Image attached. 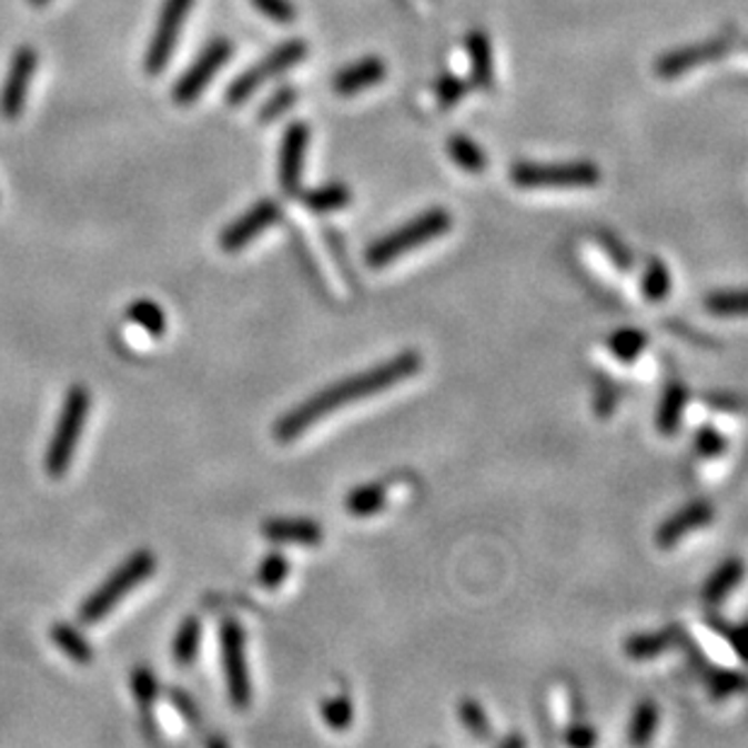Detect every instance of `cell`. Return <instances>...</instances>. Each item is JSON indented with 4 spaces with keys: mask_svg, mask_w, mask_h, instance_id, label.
Masks as SVG:
<instances>
[{
    "mask_svg": "<svg viewBox=\"0 0 748 748\" xmlns=\"http://www.w3.org/2000/svg\"><path fill=\"white\" fill-rule=\"evenodd\" d=\"M417 371H422V356L417 352L397 354L395 358H391V362L373 366L364 373H356V376H350L335 385H330L325 387V391H320L313 397L305 400V403H301L299 407H293L276 422L274 436L282 441V444H286V441H293L303 432H309L313 424L327 417L330 412L352 405L362 397L383 393L387 391V387L407 381Z\"/></svg>",
    "mask_w": 748,
    "mask_h": 748,
    "instance_id": "cell-1",
    "label": "cell"
},
{
    "mask_svg": "<svg viewBox=\"0 0 748 748\" xmlns=\"http://www.w3.org/2000/svg\"><path fill=\"white\" fill-rule=\"evenodd\" d=\"M451 225H453L451 213L446 209L434 206L420 213V216H414L405 225H400L397 231L376 240V243L366 250V262L373 270H378V266L391 264L393 260L407 255V252L422 247L424 243H429V240L446 235L451 231Z\"/></svg>",
    "mask_w": 748,
    "mask_h": 748,
    "instance_id": "cell-2",
    "label": "cell"
},
{
    "mask_svg": "<svg viewBox=\"0 0 748 748\" xmlns=\"http://www.w3.org/2000/svg\"><path fill=\"white\" fill-rule=\"evenodd\" d=\"M155 572V555L151 550H139L131 555L127 563L114 569V574L107 579L100 589L85 598V604L80 606L78 618L83 625H95L102 618L110 616L114 606L122 600L131 589H137L141 582H145Z\"/></svg>",
    "mask_w": 748,
    "mask_h": 748,
    "instance_id": "cell-3",
    "label": "cell"
},
{
    "mask_svg": "<svg viewBox=\"0 0 748 748\" xmlns=\"http://www.w3.org/2000/svg\"><path fill=\"white\" fill-rule=\"evenodd\" d=\"M509 178L520 190H584L600 182V170L592 160L567 163H516Z\"/></svg>",
    "mask_w": 748,
    "mask_h": 748,
    "instance_id": "cell-4",
    "label": "cell"
},
{
    "mask_svg": "<svg viewBox=\"0 0 748 748\" xmlns=\"http://www.w3.org/2000/svg\"><path fill=\"white\" fill-rule=\"evenodd\" d=\"M88 410H90V395L83 385H75L65 395V403L61 410V417L57 424V432L51 436V444L47 448V473L51 477H61L65 471H69V465L73 463L75 456V448H78V441L80 434H83V426H85V417H88Z\"/></svg>",
    "mask_w": 748,
    "mask_h": 748,
    "instance_id": "cell-5",
    "label": "cell"
},
{
    "mask_svg": "<svg viewBox=\"0 0 748 748\" xmlns=\"http://www.w3.org/2000/svg\"><path fill=\"white\" fill-rule=\"evenodd\" d=\"M305 53H309V44H305L303 39H289V42L279 44L276 49L266 53L264 59H260L255 65H250L247 71H243L233 80L229 90H225V102L231 107L247 102L264 83H270L272 78L282 75L284 71L291 69V65L303 61Z\"/></svg>",
    "mask_w": 748,
    "mask_h": 748,
    "instance_id": "cell-6",
    "label": "cell"
},
{
    "mask_svg": "<svg viewBox=\"0 0 748 748\" xmlns=\"http://www.w3.org/2000/svg\"><path fill=\"white\" fill-rule=\"evenodd\" d=\"M192 8H194V0H163V8H160L151 44L149 49H145V59H143L145 75H160L168 69V63L172 61V53H175V47H178L180 30L186 22V18H190Z\"/></svg>",
    "mask_w": 748,
    "mask_h": 748,
    "instance_id": "cell-7",
    "label": "cell"
},
{
    "mask_svg": "<svg viewBox=\"0 0 748 748\" xmlns=\"http://www.w3.org/2000/svg\"><path fill=\"white\" fill-rule=\"evenodd\" d=\"M233 57V42L225 37H216L202 49V53L194 59V63L186 69L180 78L175 88H172V100L178 104L186 107L202 98V92L211 85V80L216 78V73L223 69L225 63Z\"/></svg>",
    "mask_w": 748,
    "mask_h": 748,
    "instance_id": "cell-8",
    "label": "cell"
},
{
    "mask_svg": "<svg viewBox=\"0 0 748 748\" xmlns=\"http://www.w3.org/2000/svg\"><path fill=\"white\" fill-rule=\"evenodd\" d=\"M221 654L229 680V696L237 710H245L252 700V684L245 659V633L237 620L225 618L221 623Z\"/></svg>",
    "mask_w": 748,
    "mask_h": 748,
    "instance_id": "cell-9",
    "label": "cell"
},
{
    "mask_svg": "<svg viewBox=\"0 0 748 748\" xmlns=\"http://www.w3.org/2000/svg\"><path fill=\"white\" fill-rule=\"evenodd\" d=\"M39 69V51L34 47H20L12 53L8 75L3 80V90H0V114L8 122H16L24 112L27 92Z\"/></svg>",
    "mask_w": 748,
    "mask_h": 748,
    "instance_id": "cell-10",
    "label": "cell"
},
{
    "mask_svg": "<svg viewBox=\"0 0 748 748\" xmlns=\"http://www.w3.org/2000/svg\"><path fill=\"white\" fill-rule=\"evenodd\" d=\"M731 44H734V37L722 34L715 39H705V42L666 51L664 57H659L657 63H654V71H657L661 80H676L680 75H686L688 71L698 69V65L702 63H712V61L727 57Z\"/></svg>",
    "mask_w": 748,
    "mask_h": 748,
    "instance_id": "cell-11",
    "label": "cell"
},
{
    "mask_svg": "<svg viewBox=\"0 0 748 748\" xmlns=\"http://www.w3.org/2000/svg\"><path fill=\"white\" fill-rule=\"evenodd\" d=\"M311 143V127L305 122H293L284 131L282 149H279V186L289 196L301 194V178L305 153Z\"/></svg>",
    "mask_w": 748,
    "mask_h": 748,
    "instance_id": "cell-12",
    "label": "cell"
},
{
    "mask_svg": "<svg viewBox=\"0 0 748 748\" xmlns=\"http://www.w3.org/2000/svg\"><path fill=\"white\" fill-rule=\"evenodd\" d=\"M279 216H282L279 202H274V199H262V202H257L250 211H245L243 216L235 219L229 229L221 233L219 237L221 250L240 252L245 245H250L260 233L272 229V225L279 221Z\"/></svg>",
    "mask_w": 748,
    "mask_h": 748,
    "instance_id": "cell-13",
    "label": "cell"
},
{
    "mask_svg": "<svg viewBox=\"0 0 748 748\" xmlns=\"http://www.w3.org/2000/svg\"><path fill=\"white\" fill-rule=\"evenodd\" d=\"M712 520V506L707 502H690L684 509L664 520L657 530L659 547H674L684 540L688 533L707 526Z\"/></svg>",
    "mask_w": 748,
    "mask_h": 748,
    "instance_id": "cell-14",
    "label": "cell"
},
{
    "mask_svg": "<svg viewBox=\"0 0 748 748\" xmlns=\"http://www.w3.org/2000/svg\"><path fill=\"white\" fill-rule=\"evenodd\" d=\"M385 78V61L378 57H364L350 65H344L337 75L332 78V90L342 98L358 95V92L381 83Z\"/></svg>",
    "mask_w": 748,
    "mask_h": 748,
    "instance_id": "cell-15",
    "label": "cell"
},
{
    "mask_svg": "<svg viewBox=\"0 0 748 748\" xmlns=\"http://www.w3.org/2000/svg\"><path fill=\"white\" fill-rule=\"evenodd\" d=\"M262 533L272 543H289V545L323 543V528L309 518H272L262 526Z\"/></svg>",
    "mask_w": 748,
    "mask_h": 748,
    "instance_id": "cell-16",
    "label": "cell"
},
{
    "mask_svg": "<svg viewBox=\"0 0 748 748\" xmlns=\"http://www.w3.org/2000/svg\"><path fill=\"white\" fill-rule=\"evenodd\" d=\"M467 61H471L473 83L479 90H492L494 85V59H492V44L489 37L483 30H473L465 39Z\"/></svg>",
    "mask_w": 748,
    "mask_h": 748,
    "instance_id": "cell-17",
    "label": "cell"
},
{
    "mask_svg": "<svg viewBox=\"0 0 748 748\" xmlns=\"http://www.w3.org/2000/svg\"><path fill=\"white\" fill-rule=\"evenodd\" d=\"M303 206L313 211V213H332V211H342L344 206H350L352 202V190L346 184L332 182L315 186V190H309L299 194Z\"/></svg>",
    "mask_w": 748,
    "mask_h": 748,
    "instance_id": "cell-18",
    "label": "cell"
},
{
    "mask_svg": "<svg viewBox=\"0 0 748 748\" xmlns=\"http://www.w3.org/2000/svg\"><path fill=\"white\" fill-rule=\"evenodd\" d=\"M741 577H744L741 559H727V563L719 565L712 577L705 582L702 598L707 604H719V600H725L734 589H737Z\"/></svg>",
    "mask_w": 748,
    "mask_h": 748,
    "instance_id": "cell-19",
    "label": "cell"
},
{
    "mask_svg": "<svg viewBox=\"0 0 748 748\" xmlns=\"http://www.w3.org/2000/svg\"><path fill=\"white\" fill-rule=\"evenodd\" d=\"M686 403H688L686 385L674 383V385L666 387V393L661 397V405H659V414H657V426H659L661 434L671 436V434L678 432Z\"/></svg>",
    "mask_w": 748,
    "mask_h": 748,
    "instance_id": "cell-20",
    "label": "cell"
},
{
    "mask_svg": "<svg viewBox=\"0 0 748 748\" xmlns=\"http://www.w3.org/2000/svg\"><path fill=\"white\" fill-rule=\"evenodd\" d=\"M674 630H661V633H645V635H635L625 643V654L635 661H649L657 659L661 654L674 645Z\"/></svg>",
    "mask_w": 748,
    "mask_h": 748,
    "instance_id": "cell-21",
    "label": "cell"
},
{
    "mask_svg": "<svg viewBox=\"0 0 748 748\" xmlns=\"http://www.w3.org/2000/svg\"><path fill=\"white\" fill-rule=\"evenodd\" d=\"M448 155L456 165H461L465 172H473V175H479V172H485L487 168V158L483 153V149L471 139L465 137V133H453L446 143Z\"/></svg>",
    "mask_w": 748,
    "mask_h": 748,
    "instance_id": "cell-22",
    "label": "cell"
},
{
    "mask_svg": "<svg viewBox=\"0 0 748 748\" xmlns=\"http://www.w3.org/2000/svg\"><path fill=\"white\" fill-rule=\"evenodd\" d=\"M385 497H387V489L383 485H376V483L362 485V487L352 489L350 497H346V512L358 518L373 516L385 506Z\"/></svg>",
    "mask_w": 748,
    "mask_h": 748,
    "instance_id": "cell-23",
    "label": "cell"
},
{
    "mask_svg": "<svg viewBox=\"0 0 748 748\" xmlns=\"http://www.w3.org/2000/svg\"><path fill=\"white\" fill-rule=\"evenodd\" d=\"M199 645H202V620L192 616L180 625L175 643H172V657L182 666L192 664L199 654Z\"/></svg>",
    "mask_w": 748,
    "mask_h": 748,
    "instance_id": "cell-24",
    "label": "cell"
},
{
    "mask_svg": "<svg viewBox=\"0 0 748 748\" xmlns=\"http://www.w3.org/2000/svg\"><path fill=\"white\" fill-rule=\"evenodd\" d=\"M645 346H647V335L643 330H635V327H623L618 332H613V335L608 337L610 354L623 364H633L635 358L645 352Z\"/></svg>",
    "mask_w": 748,
    "mask_h": 748,
    "instance_id": "cell-25",
    "label": "cell"
},
{
    "mask_svg": "<svg viewBox=\"0 0 748 748\" xmlns=\"http://www.w3.org/2000/svg\"><path fill=\"white\" fill-rule=\"evenodd\" d=\"M127 317L131 320L133 325H139L141 330L149 332L151 337H160L163 332L168 330V317L163 313V309L151 299H141L131 305L127 311Z\"/></svg>",
    "mask_w": 748,
    "mask_h": 748,
    "instance_id": "cell-26",
    "label": "cell"
},
{
    "mask_svg": "<svg viewBox=\"0 0 748 748\" xmlns=\"http://www.w3.org/2000/svg\"><path fill=\"white\" fill-rule=\"evenodd\" d=\"M51 639L61 647L65 657H71L78 664H90L92 661V647L85 643L83 635L73 630L71 625L59 623L51 627Z\"/></svg>",
    "mask_w": 748,
    "mask_h": 748,
    "instance_id": "cell-27",
    "label": "cell"
},
{
    "mask_svg": "<svg viewBox=\"0 0 748 748\" xmlns=\"http://www.w3.org/2000/svg\"><path fill=\"white\" fill-rule=\"evenodd\" d=\"M671 291V274L661 260H649L643 276V293L647 301H664Z\"/></svg>",
    "mask_w": 748,
    "mask_h": 748,
    "instance_id": "cell-28",
    "label": "cell"
},
{
    "mask_svg": "<svg viewBox=\"0 0 748 748\" xmlns=\"http://www.w3.org/2000/svg\"><path fill=\"white\" fill-rule=\"evenodd\" d=\"M705 311L719 317H737L746 313V293L744 291H717L705 299Z\"/></svg>",
    "mask_w": 748,
    "mask_h": 748,
    "instance_id": "cell-29",
    "label": "cell"
},
{
    "mask_svg": "<svg viewBox=\"0 0 748 748\" xmlns=\"http://www.w3.org/2000/svg\"><path fill=\"white\" fill-rule=\"evenodd\" d=\"M657 722H659L657 705L649 702V700L639 705L635 715H633V722H630V741L637 744V746L647 744L654 737V731H657Z\"/></svg>",
    "mask_w": 748,
    "mask_h": 748,
    "instance_id": "cell-30",
    "label": "cell"
},
{
    "mask_svg": "<svg viewBox=\"0 0 748 748\" xmlns=\"http://www.w3.org/2000/svg\"><path fill=\"white\" fill-rule=\"evenodd\" d=\"M296 100H299V92H296V88H293V85H284V88L274 90L272 95L266 98L264 104H262L260 122H266V124L274 122V119H279L284 112H289Z\"/></svg>",
    "mask_w": 748,
    "mask_h": 748,
    "instance_id": "cell-31",
    "label": "cell"
},
{
    "mask_svg": "<svg viewBox=\"0 0 748 748\" xmlns=\"http://www.w3.org/2000/svg\"><path fill=\"white\" fill-rule=\"evenodd\" d=\"M707 686H710V696L715 700H725V698H731V696H737V693H741L746 680L739 671L717 669L715 674H710V678H707Z\"/></svg>",
    "mask_w": 748,
    "mask_h": 748,
    "instance_id": "cell-32",
    "label": "cell"
},
{
    "mask_svg": "<svg viewBox=\"0 0 748 748\" xmlns=\"http://www.w3.org/2000/svg\"><path fill=\"white\" fill-rule=\"evenodd\" d=\"M289 559L279 553H272L270 557L262 559L260 572H257V579L264 586V589H279L289 577Z\"/></svg>",
    "mask_w": 748,
    "mask_h": 748,
    "instance_id": "cell-33",
    "label": "cell"
},
{
    "mask_svg": "<svg viewBox=\"0 0 748 748\" xmlns=\"http://www.w3.org/2000/svg\"><path fill=\"white\" fill-rule=\"evenodd\" d=\"M131 686H133V696H137L139 705L143 707V712H151V707L158 698V680L153 671L145 669V666H139V669L131 676Z\"/></svg>",
    "mask_w": 748,
    "mask_h": 748,
    "instance_id": "cell-34",
    "label": "cell"
},
{
    "mask_svg": "<svg viewBox=\"0 0 748 748\" xmlns=\"http://www.w3.org/2000/svg\"><path fill=\"white\" fill-rule=\"evenodd\" d=\"M323 717H325V722H327L332 729L344 731L346 727L352 725V719H354V707H352V702H350V698H346V696L330 698L327 702H323Z\"/></svg>",
    "mask_w": 748,
    "mask_h": 748,
    "instance_id": "cell-35",
    "label": "cell"
},
{
    "mask_svg": "<svg viewBox=\"0 0 748 748\" xmlns=\"http://www.w3.org/2000/svg\"><path fill=\"white\" fill-rule=\"evenodd\" d=\"M434 92H436V100L444 104V107H453V104H458L465 95H467V83L463 78L458 75H453V73H444L438 80H436V85H434Z\"/></svg>",
    "mask_w": 748,
    "mask_h": 748,
    "instance_id": "cell-36",
    "label": "cell"
},
{
    "mask_svg": "<svg viewBox=\"0 0 748 748\" xmlns=\"http://www.w3.org/2000/svg\"><path fill=\"white\" fill-rule=\"evenodd\" d=\"M252 6H255L264 18H270L272 22L279 24H291L299 18L296 6H293L291 0H252Z\"/></svg>",
    "mask_w": 748,
    "mask_h": 748,
    "instance_id": "cell-37",
    "label": "cell"
},
{
    "mask_svg": "<svg viewBox=\"0 0 748 748\" xmlns=\"http://www.w3.org/2000/svg\"><path fill=\"white\" fill-rule=\"evenodd\" d=\"M461 719L465 722V727L475 734V737H479V739H487L489 737L487 715H485L483 707H479L475 700H465L461 705Z\"/></svg>",
    "mask_w": 748,
    "mask_h": 748,
    "instance_id": "cell-38",
    "label": "cell"
},
{
    "mask_svg": "<svg viewBox=\"0 0 748 748\" xmlns=\"http://www.w3.org/2000/svg\"><path fill=\"white\" fill-rule=\"evenodd\" d=\"M696 446L700 451V456L705 458H717L727 451V438L719 434L715 426H702L696 436Z\"/></svg>",
    "mask_w": 748,
    "mask_h": 748,
    "instance_id": "cell-39",
    "label": "cell"
},
{
    "mask_svg": "<svg viewBox=\"0 0 748 748\" xmlns=\"http://www.w3.org/2000/svg\"><path fill=\"white\" fill-rule=\"evenodd\" d=\"M600 247H604L606 255L613 260V264L618 266L620 272H627L633 266V257L630 252L625 250V245L616 235H608V233H600Z\"/></svg>",
    "mask_w": 748,
    "mask_h": 748,
    "instance_id": "cell-40",
    "label": "cell"
},
{
    "mask_svg": "<svg viewBox=\"0 0 748 748\" xmlns=\"http://www.w3.org/2000/svg\"><path fill=\"white\" fill-rule=\"evenodd\" d=\"M170 698H172V705L178 707V712L186 719V722L190 725H196L199 722V712H196V705L190 696H184V693L180 688H172L170 693Z\"/></svg>",
    "mask_w": 748,
    "mask_h": 748,
    "instance_id": "cell-41",
    "label": "cell"
},
{
    "mask_svg": "<svg viewBox=\"0 0 748 748\" xmlns=\"http://www.w3.org/2000/svg\"><path fill=\"white\" fill-rule=\"evenodd\" d=\"M567 744L574 748H586L596 744V731L586 725H572L567 729Z\"/></svg>",
    "mask_w": 748,
    "mask_h": 748,
    "instance_id": "cell-42",
    "label": "cell"
},
{
    "mask_svg": "<svg viewBox=\"0 0 748 748\" xmlns=\"http://www.w3.org/2000/svg\"><path fill=\"white\" fill-rule=\"evenodd\" d=\"M717 630L722 633L727 639H731V645L734 649H737L739 657H744V643H741V630H737V627H727V625H717Z\"/></svg>",
    "mask_w": 748,
    "mask_h": 748,
    "instance_id": "cell-43",
    "label": "cell"
},
{
    "mask_svg": "<svg viewBox=\"0 0 748 748\" xmlns=\"http://www.w3.org/2000/svg\"><path fill=\"white\" fill-rule=\"evenodd\" d=\"M502 746H524V739H518V737H512V739H506Z\"/></svg>",
    "mask_w": 748,
    "mask_h": 748,
    "instance_id": "cell-44",
    "label": "cell"
},
{
    "mask_svg": "<svg viewBox=\"0 0 748 748\" xmlns=\"http://www.w3.org/2000/svg\"><path fill=\"white\" fill-rule=\"evenodd\" d=\"M30 3H32V6H37V8H42V6H47V3H49V0H30Z\"/></svg>",
    "mask_w": 748,
    "mask_h": 748,
    "instance_id": "cell-45",
    "label": "cell"
}]
</instances>
